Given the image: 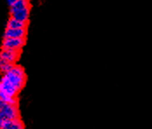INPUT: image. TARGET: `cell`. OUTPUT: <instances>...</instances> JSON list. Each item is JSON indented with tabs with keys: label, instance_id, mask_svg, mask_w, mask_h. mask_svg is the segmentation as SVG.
Segmentation results:
<instances>
[{
	"label": "cell",
	"instance_id": "8992f818",
	"mask_svg": "<svg viewBox=\"0 0 152 129\" xmlns=\"http://www.w3.org/2000/svg\"><path fill=\"white\" fill-rule=\"evenodd\" d=\"M0 129H24V125L22 120L18 118L0 122Z\"/></svg>",
	"mask_w": 152,
	"mask_h": 129
},
{
	"label": "cell",
	"instance_id": "7a4b0ae2",
	"mask_svg": "<svg viewBox=\"0 0 152 129\" xmlns=\"http://www.w3.org/2000/svg\"><path fill=\"white\" fill-rule=\"evenodd\" d=\"M11 7L12 18L26 23L30 16V4L28 0H18Z\"/></svg>",
	"mask_w": 152,
	"mask_h": 129
},
{
	"label": "cell",
	"instance_id": "30bf717a",
	"mask_svg": "<svg viewBox=\"0 0 152 129\" xmlns=\"http://www.w3.org/2000/svg\"><path fill=\"white\" fill-rule=\"evenodd\" d=\"M17 1H18V0H7V4H8L10 6H12V4H14Z\"/></svg>",
	"mask_w": 152,
	"mask_h": 129
},
{
	"label": "cell",
	"instance_id": "5b68a950",
	"mask_svg": "<svg viewBox=\"0 0 152 129\" xmlns=\"http://www.w3.org/2000/svg\"><path fill=\"white\" fill-rule=\"evenodd\" d=\"M18 54H19L18 51L3 48V51L0 53V59L5 62L14 64L18 58Z\"/></svg>",
	"mask_w": 152,
	"mask_h": 129
},
{
	"label": "cell",
	"instance_id": "ba28073f",
	"mask_svg": "<svg viewBox=\"0 0 152 129\" xmlns=\"http://www.w3.org/2000/svg\"><path fill=\"white\" fill-rule=\"evenodd\" d=\"M26 23L22 22L14 18H11L7 23V28H25Z\"/></svg>",
	"mask_w": 152,
	"mask_h": 129
},
{
	"label": "cell",
	"instance_id": "9c48e42d",
	"mask_svg": "<svg viewBox=\"0 0 152 129\" xmlns=\"http://www.w3.org/2000/svg\"><path fill=\"white\" fill-rule=\"evenodd\" d=\"M12 66H13V64L8 63V62H5V61H4V60H2V59H0V71H1L3 73L8 72V71L12 68Z\"/></svg>",
	"mask_w": 152,
	"mask_h": 129
},
{
	"label": "cell",
	"instance_id": "3957f363",
	"mask_svg": "<svg viewBox=\"0 0 152 129\" xmlns=\"http://www.w3.org/2000/svg\"><path fill=\"white\" fill-rule=\"evenodd\" d=\"M19 118V112L17 105L6 103L0 100V122Z\"/></svg>",
	"mask_w": 152,
	"mask_h": 129
},
{
	"label": "cell",
	"instance_id": "52a82bcc",
	"mask_svg": "<svg viewBox=\"0 0 152 129\" xmlns=\"http://www.w3.org/2000/svg\"><path fill=\"white\" fill-rule=\"evenodd\" d=\"M25 28H6L4 32V38H22L25 37Z\"/></svg>",
	"mask_w": 152,
	"mask_h": 129
},
{
	"label": "cell",
	"instance_id": "277c9868",
	"mask_svg": "<svg viewBox=\"0 0 152 129\" xmlns=\"http://www.w3.org/2000/svg\"><path fill=\"white\" fill-rule=\"evenodd\" d=\"M24 45V38H4L3 42V48L12 49L15 51H20Z\"/></svg>",
	"mask_w": 152,
	"mask_h": 129
},
{
	"label": "cell",
	"instance_id": "6da1fadb",
	"mask_svg": "<svg viewBox=\"0 0 152 129\" xmlns=\"http://www.w3.org/2000/svg\"><path fill=\"white\" fill-rule=\"evenodd\" d=\"M3 78L18 91H20L23 88L26 80L24 71L21 66H13L8 72L4 73Z\"/></svg>",
	"mask_w": 152,
	"mask_h": 129
}]
</instances>
